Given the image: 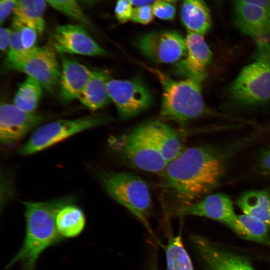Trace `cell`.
I'll use <instances>...</instances> for the list:
<instances>
[{"label":"cell","mask_w":270,"mask_h":270,"mask_svg":"<svg viewBox=\"0 0 270 270\" xmlns=\"http://www.w3.org/2000/svg\"><path fill=\"white\" fill-rule=\"evenodd\" d=\"M56 10L84 24L88 20L76 0H44Z\"/></svg>","instance_id":"27"},{"label":"cell","mask_w":270,"mask_h":270,"mask_svg":"<svg viewBox=\"0 0 270 270\" xmlns=\"http://www.w3.org/2000/svg\"><path fill=\"white\" fill-rule=\"evenodd\" d=\"M44 116L22 110L14 104L4 103L0 108V142L4 146L22 140L44 121Z\"/></svg>","instance_id":"12"},{"label":"cell","mask_w":270,"mask_h":270,"mask_svg":"<svg viewBox=\"0 0 270 270\" xmlns=\"http://www.w3.org/2000/svg\"><path fill=\"white\" fill-rule=\"evenodd\" d=\"M42 88L38 81L28 76L19 86L13 104L25 112H34L42 97Z\"/></svg>","instance_id":"25"},{"label":"cell","mask_w":270,"mask_h":270,"mask_svg":"<svg viewBox=\"0 0 270 270\" xmlns=\"http://www.w3.org/2000/svg\"><path fill=\"white\" fill-rule=\"evenodd\" d=\"M136 46L146 58L158 64L176 63L186 54L185 38L173 30L144 34L137 39Z\"/></svg>","instance_id":"10"},{"label":"cell","mask_w":270,"mask_h":270,"mask_svg":"<svg viewBox=\"0 0 270 270\" xmlns=\"http://www.w3.org/2000/svg\"><path fill=\"white\" fill-rule=\"evenodd\" d=\"M256 168L261 174L270 176V147L260 154L257 161Z\"/></svg>","instance_id":"33"},{"label":"cell","mask_w":270,"mask_h":270,"mask_svg":"<svg viewBox=\"0 0 270 270\" xmlns=\"http://www.w3.org/2000/svg\"><path fill=\"white\" fill-rule=\"evenodd\" d=\"M12 25L16 26L20 32L21 42L24 50H30L36 46L37 33L34 28L27 26L12 22Z\"/></svg>","instance_id":"29"},{"label":"cell","mask_w":270,"mask_h":270,"mask_svg":"<svg viewBox=\"0 0 270 270\" xmlns=\"http://www.w3.org/2000/svg\"><path fill=\"white\" fill-rule=\"evenodd\" d=\"M166 270H194L180 236L170 238L166 248Z\"/></svg>","instance_id":"26"},{"label":"cell","mask_w":270,"mask_h":270,"mask_svg":"<svg viewBox=\"0 0 270 270\" xmlns=\"http://www.w3.org/2000/svg\"><path fill=\"white\" fill-rule=\"evenodd\" d=\"M109 78V76L104 70H92L78 98L80 102L92 111L107 105L110 100L106 86Z\"/></svg>","instance_id":"19"},{"label":"cell","mask_w":270,"mask_h":270,"mask_svg":"<svg viewBox=\"0 0 270 270\" xmlns=\"http://www.w3.org/2000/svg\"><path fill=\"white\" fill-rule=\"evenodd\" d=\"M86 0V2H96V1L98 0Z\"/></svg>","instance_id":"40"},{"label":"cell","mask_w":270,"mask_h":270,"mask_svg":"<svg viewBox=\"0 0 270 270\" xmlns=\"http://www.w3.org/2000/svg\"><path fill=\"white\" fill-rule=\"evenodd\" d=\"M148 69L162 85L160 116L163 119L184 124L208 114L202 97L201 82L192 78L176 80L158 70Z\"/></svg>","instance_id":"4"},{"label":"cell","mask_w":270,"mask_h":270,"mask_svg":"<svg viewBox=\"0 0 270 270\" xmlns=\"http://www.w3.org/2000/svg\"><path fill=\"white\" fill-rule=\"evenodd\" d=\"M44 0H18L13 10V22L28 26L42 34L45 28Z\"/></svg>","instance_id":"24"},{"label":"cell","mask_w":270,"mask_h":270,"mask_svg":"<svg viewBox=\"0 0 270 270\" xmlns=\"http://www.w3.org/2000/svg\"><path fill=\"white\" fill-rule=\"evenodd\" d=\"M152 5L148 4L133 8L130 20L142 24L151 22L154 18Z\"/></svg>","instance_id":"30"},{"label":"cell","mask_w":270,"mask_h":270,"mask_svg":"<svg viewBox=\"0 0 270 270\" xmlns=\"http://www.w3.org/2000/svg\"><path fill=\"white\" fill-rule=\"evenodd\" d=\"M176 216H198L209 218L228 225L234 218L232 202L228 196L222 193L207 195L201 200L173 210Z\"/></svg>","instance_id":"16"},{"label":"cell","mask_w":270,"mask_h":270,"mask_svg":"<svg viewBox=\"0 0 270 270\" xmlns=\"http://www.w3.org/2000/svg\"><path fill=\"white\" fill-rule=\"evenodd\" d=\"M226 226L244 238L270 246V229L257 218L246 214H236Z\"/></svg>","instance_id":"21"},{"label":"cell","mask_w":270,"mask_h":270,"mask_svg":"<svg viewBox=\"0 0 270 270\" xmlns=\"http://www.w3.org/2000/svg\"><path fill=\"white\" fill-rule=\"evenodd\" d=\"M190 238L204 270H255L244 256L220 248L201 236Z\"/></svg>","instance_id":"13"},{"label":"cell","mask_w":270,"mask_h":270,"mask_svg":"<svg viewBox=\"0 0 270 270\" xmlns=\"http://www.w3.org/2000/svg\"><path fill=\"white\" fill-rule=\"evenodd\" d=\"M60 55L61 72L58 86L60 96L65 101L78 99L92 70L64 54Z\"/></svg>","instance_id":"18"},{"label":"cell","mask_w":270,"mask_h":270,"mask_svg":"<svg viewBox=\"0 0 270 270\" xmlns=\"http://www.w3.org/2000/svg\"><path fill=\"white\" fill-rule=\"evenodd\" d=\"M106 86L110 100L124 120L142 112L152 104L150 92L138 79L122 80L110 78Z\"/></svg>","instance_id":"9"},{"label":"cell","mask_w":270,"mask_h":270,"mask_svg":"<svg viewBox=\"0 0 270 270\" xmlns=\"http://www.w3.org/2000/svg\"><path fill=\"white\" fill-rule=\"evenodd\" d=\"M180 18L189 32L202 35L211 28L210 13L204 0H182Z\"/></svg>","instance_id":"20"},{"label":"cell","mask_w":270,"mask_h":270,"mask_svg":"<svg viewBox=\"0 0 270 270\" xmlns=\"http://www.w3.org/2000/svg\"><path fill=\"white\" fill-rule=\"evenodd\" d=\"M131 0H118L114 12L118 21L125 23L130 20L132 9Z\"/></svg>","instance_id":"31"},{"label":"cell","mask_w":270,"mask_h":270,"mask_svg":"<svg viewBox=\"0 0 270 270\" xmlns=\"http://www.w3.org/2000/svg\"><path fill=\"white\" fill-rule=\"evenodd\" d=\"M12 36L8 52V54L9 55L18 54L26 50L22 46L18 28L12 25Z\"/></svg>","instance_id":"32"},{"label":"cell","mask_w":270,"mask_h":270,"mask_svg":"<svg viewBox=\"0 0 270 270\" xmlns=\"http://www.w3.org/2000/svg\"><path fill=\"white\" fill-rule=\"evenodd\" d=\"M18 0H0V22L2 24L10 14Z\"/></svg>","instance_id":"34"},{"label":"cell","mask_w":270,"mask_h":270,"mask_svg":"<svg viewBox=\"0 0 270 270\" xmlns=\"http://www.w3.org/2000/svg\"><path fill=\"white\" fill-rule=\"evenodd\" d=\"M164 0L166 2H176L178 1V0Z\"/></svg>","instance_id":"39"},{"label":"cell","mask_w":270,"mask_h":270,"mask_svg":"<svg viewBox=\"0 0 270 270\" xmlns=\"http://www.w3.org/2000/svg\"><path fill=\"white\" fill-rule=\"evenodd\" d=\"M134 129L149 141L170 162L184 150L179 134L168 124L158 120H148Z\"/></svg>","instance_id":"15"},{"label":"cell","mask_w":270,"mask_h":270,"mask_svg":"<svg viewBox=\"0 0 270 270\" xmlns=\"http://www.w3.org/2000/svg\"><path fill=\"white\" fill-rule=\"evenodd\" d=\"M256 50L254 60L241 70L230 88L232 100L244 108L270 102V42L256 38Z\"/></svg>","instance_id":"3"},{"label":"cell","mask_w":270,"mask_h":270,"mask_svg":"<svg viewBox=\"0 0 270 270\" xmlns=\"http://www.w3.org/2000/svg\"><path fill=\"white\" fill-rule=\"evenodd\" d=\"M108 146L120 162L131 168L160 173L168 164L160 152L134 128L109 138Z\"/></svg>","instance_id":"6"},{"label":"cell","mask_w":270,"mask_h":270,"mask_svg":"<svg viewBox=\"0 0 270 270\" xmlns=\"http://www.w3.org/2000/svg\"><path fill=\"white\" fill-rule=\"evenodd\" d=\"M150 270H158L157 268V266L156 262H154V264L153 265H152V266Z\"/></svg>","instance_id":"38"},{"label":"cell","mask_w":270,"mask_h":270,"mask_svg":"<svg viewBox=\"0 0 270 270\" xmlns=\"http://www.w3.org/2000/svg\"><path fill=\"white\" fill-rule=\"evenodd\" d=\"M259 6L270 12V0H236Z\"/></svg>","instance_id":"36"},{"label":"cell","mask_w":270,"mask_h":270,"mask_svg":"<svg viewBox=\"0 0 270 270\" xmlns=\"http://www.w3.org/2000/svg\"><path fill=\"white\" fill-rule=\"evenodd\" d=\"M56 52L50 46H38L12 55H7L6 64L26 74L43 88L52 92L58 86L61 66Z\"/></svg>","instance_id":"8"},{"label":"cell","mask_w":270,"mask_h":270,"mask_svg":"<svg viewBox=\"0 0 270 270\" xmlns=\"http://www.w3.org/2000/svg\"><path fill=\"white\" fill-rule=\"evenodd\" d=\"M244 214L257 218L270 230V192L268 190L245 192L236 202Z\"/></svg>","instance_id":"22"},{"label":"cell","mask_w":270,"mask_h":270,"mask_svg":"<svg viewBox=\"0 0 270 270\" xmlns=\"http://www.w3.org/2000/svg\"><path fill=\"white\" fill-rule=\"evenodd\" d=\"M100 180L108 194L152 233L148 220L152 200L146 182L139 176L125 172H104Z\"/></svg>","instance_id":"5"},{"label":"cell","mask_w":270,"mask_h":270,"mask_svg":"<svg viewBox=\"0 0 270 270\" xmlns=\"http://www.w3.org/2000/svg\"><path fill=\"white\" fill-rule=\"evenodd\" d=\"M156 0H131L132 5L138 6L150 4Z\"/></svg>","instance_id":"37"},{"label":"cell","mask_w":270,"mask_h":270,"mask_svg":"<svg viewBox=\"0 0 270 270\" xmlns=\"http://www.w3.org/2000/svg\"><path fill=\"white\" fill-rule=\"evenodd\" d=\"M110 118L100 114H90L79 118L60 119L38 128L18 150V154L28 156L48 148L83 131L104 125Z\"/></svg>","instance_id":"7"},{"label":"cell","mask_w":270,"mask_h":270,"mask_svg":"<svg viewBox=\"0 0 270 270\" xmlns=\"http://www.w3.org/2000/svg\"><path fill=\"white\" fill-rule=\"evenodd\" d=\"M248 142L244 140L186 148L160 173V187L172 194L180 204L178 206L201 200L219 184L230 158Z\"/></svg>","instance_id":"1"},{"label":"cell","mask_w":270,"mask_h":270,"mask_svg":"<svg viewBox=\"0 0 270 270\" xmlns=\"http://www.w3.org/2000/svg\"><path fill=\"white\" fill-rule=\"evenodd\" d=\"M12 29L1 28L0 29V48L2 51H5L9 46Z\"/></svg>","instance_id":"35"},{"label":"cell","mask_w":270,"mask_h":270,"mask_svg":"<svg viewBox=\"0 0 270 270\" xmlns=\"http://www.w3.org/2000/svg\"><path fill=\"white\" fill-rule=\"evenodd\" d=\"M186 54L176 62L174 71L177 75L202 82L206 78V68L212 59V52L202 35L188 32L185 38Z\"/></svg>","instance_id":"14"},{"label":"cell","mask_w":270,"mask_h":270,"mask_svg":"<svg viewBox=\"0 0 270 270\" xmlns=\"http://www.w3.org/2000/svg\"><path fill=\"white\" fill-rule=\"evenodd\" d=\"M234 20L236 28L252 37H270V12L254 5L234 2Z\"/></svg>","instance_id":"17"},{"label":"cell","mask_w":270,"mask_h":270,"mask_svg":"<svg viewBox=\"0 0 270 270\" xmlns=\"http://www.w3.org/2000/svg\"><path fill=\"white\" fill-rule=\"evenodd\" d=\"M73 198L64 197L44 202H25L26 233L18 252L6 265L8 268L21 264L22 270H34L40 254L62 238L56 225V216L64 206L72 202Z\"/></svg>","instance_id":"2"},{"label":"cell","mask_w":270,"mask_h":270,"mask_svg":"<svg viewBox=\"0 0 270 270\" xmlns=\"http://www.w3.org/2000/svg\"><path fill=\"white\" fill-rule=\"evenodd\" d=\"M85 224L83 211L74 202L62 206L56 216V229L62 238L76 237L83 231Z\"/></svg>","instance_id":"23"},{"label":"cell","mask_w":270,"mask_h":270,"mask_svg":"<svg viewBox=\"0 0 270 270\" xmlns=\"http://www.w3.org/2000/svg\"><path fill=\"white\" fill-rule=\"evenodd\" d=\"M152 7L154 16L160 19L170 20L175 16V6L170 2L156 0L152 4Z\"/></svg>","instance_id":"28"},{"label":"cell","mask_w":270,"mask_h":270,"mask_svg":"<svg viewBox=\"0 0 270 270\" xmlns=\"http://www.w3.org/2000/svg\"><path fill=\"white\" fill-rule=\"evenodd\" d=\"M52 47L60 54H75L86 56H102L106 51L98 45L86 30L78 24L57 26L52 36Z\"/></svg>","instance_id":"11"}]
</instances>
